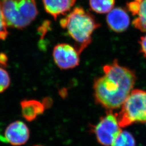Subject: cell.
<instances>
[{"label":"cell","instance_id":"5b68a950","mask_svg":"<svg viewBox=\"0 0 146 146\" xmlns=\"http://www.w3.org/2000/svg\"><path fill=\"white\" fill-rule=\"evenodd\" d=\"M93 131L100 144L111 146L122 129L116 114L108 111L106 115L100 118L99 122L94 126Z\"/></svg>","mask_w":146,"mask_h":146},{"label":"cell","instance_id":"9c48e42d","mask_svg":"<svg viewBox=\"0 0 146 146\" xmlns=\"http://www.w3.org/2000/svg\"><path fill=\"white\" fill-rule=\"evenodd\" d=\"M44 9L48 14L56 20L59 16L71 10L76 0H43Z\"/></svg>","mask_w":146,"mask_h":146},{"label":"cell","instance_id":"2e32d148","mask_svg":"<svg viewBox=\"0 0 146 146\" xmlns=\"http://www.w3.org/2000/svg\"><path fill=\"white\" fill-rule=\"evenodd\" d=\"M139 43L140 45V51L146 58V34L141 37Z\"/></svg>","mask_w":146,"mask_h":146},{"label":"cell","instance_id":"5bb4252c","mask_svg":"<svg viewBox=\"0 0 146 146\" xmlns=\"http://www.w3.org/2000/svg\"><path fill=\"white\" fill-rule=\"evenodd\" d=\"M11 84V78L8 73L2 67H0V93L8 88Z\"/></svg>","mask_w":146,"mask_h":146},{"label":"cell","instance_id":"8fae6325","mask_svg":"<svg viewBox=\"0 0 146 146\" xmlns=\"http://www.w3.org/2000/svg\"><path fill=\"white\" fill-rule=\"evenodd\" d=\"M115 0H89V5L92 11L98 14H107L111 11Z\"/></svg>","mask_w":146,"mask_h":146},{"label":"cell","instance_id":"3957f363","mask_svg":"<svg viewBox=\"0 0 146 146\" xmlns=\"http://www.w3.org/2000/svg\"><path fill=\"white\" fill-rule=\"evenodd\" d=\"M7 26L23 29L29 26L38 14L35 0H1Z\"/></svg>","mask_w":146,"mask_h":146},{"label":"cell","instance_id":"30bf717a","mask_svg":"<svg viewBox=\"0 0 146 146\" xmlns=\"http://www.w3.org/2000/svg\"><path fill=\"white\" fill-rule=\"evenodd\" d=\"M22 115L27 121L31 122L41 115L46 109L43 104L36 100H24L20 103Z\"/></svg>","mask_w":146,"mask_h":146},{"label":"cell","instance_id":"7c38bea8","mask_svg":"<svg viewBox=\"0 0 146 146\" xmlns=\"http://www.w3.org/2000/svg\"><path fill=\"white\" fill-rule=\"evenodd\" d=\"M132 24L136 29L146 33V0H142L140 3L139 11Z\"/></svg>","mask_w":146,"mask_h":146},{"label":"cell","instance_id":"7a4b0ae2","mask_svg":"<svg viewBox=\"0 0 146 146\" xmlns=\"http://www.w3.org/2000/svg\"><path fill=\"white\" fill-rule=\"evenodd\" d=\"M60 23L75 41V48L80 54L91 43L94 31L101 27L93 14L80 7L74 8Z\"/></svg>","mask_w":146,"mask_h":146},{"label":"cell","instance_id":"ba28073f","mask_svg":"<svg viewBox=\"0 0 146 146\" xmlns=\"http://www.w3.org/2000/svg\"><path fill=\"white\" fill-rule=\"evenodd\" d=\"M106 21L110 29L116 33L125 31L129 26L131 20L127 12L122 8H114L107 13Z\"/></svg>","mask_w":146,"mask_h":146},{"label":"cell","instance_id":"e0dca14e","mask_svg":"<svg viewBox=\"0 0 146 146\" xmlns=\"http://www.w3.org/2000/svg\"><path fill=\"white\" fill-rule=\"evenodd\" d=\"M8 58L5 54H0V65L3 67H6L7 65Z\"/></svg>","mask_w":146,"mask_h":146},{"label":"cell","instance_id":"277c9868","mask_svg":"<svg viewBox=\"0 0 146 146\" xmlns=\"http://www.w3.org/2000/svg\"><path fill=\"white\" fill-rule=\"evenodd\" d=\"M121 128H125L136 123L146 125V92L134 89L115 114Z\"/></svg>","mask_w":146,"mask_h":146},{"label":"cell","instance_id":"52a82bcc","mask_svg":"<svg viewBox=\"0 0 146 146\" xmlns=\"http://www.w3.org/2000/svg\"><path fill=\"white\" fill-rule=\"evenodd\" d=\"M3 140L13 146L25 144L29 139L30 131L27 125L21 121H16L5 129Z\"/></svg>","mask_w":146,"mask_h":146},{"label":"cell","instance_id":"6da1fadb","mask_svg":"<svg viewBox=\"0 0 146 146\" xmlns=\"http://www.w3.org/2000/svg\"><path fill=\"white\" fill-rule=\"evenodd\" d=\"M104 75L94 81L95 100L104 108L111 111L120 108L128 98L135 83L134 72L120 66L117 60L105 65Z\"/></svg>","mask_w":146,"mask_h":146},{"label":"cell","instance_id":"4fadbf2b","mask_svg":"<svg viewBox=\"0 0 146 146\" xmlns=\"http://www.w3.org/2000/svg\"><path fill=\"white\" fill-rule=\"evenodd\" d=\"M135 140L133 135L122 130L116 136L111 146H135Z\"/></svg>","mask_w":146,"mask_h":146},{"label":"cell","instance_id":"9a60e30c","mask_svg":"<svg viewBox=\"0 0 146 146\" xmlns=\"http://www.w3.org/2000/svg\"><path fill=\"white\" fill-rule=\"evenodd\" d=\"M7 25L3 14L1 5V0H0V40H4L8 35L7 31Z\"/></svg>","mask_w":146,"mask_h":146},{"label":"cell","instance_id":"8992f818","mask_svg":"<svg viewBox=\"0 0 146 146\" xmlns=\"http://www.w3.org/2000/svg\"><path fill=\"white\" fill-rule=\"evenodd\" d=\"M80 54L75 47L67 43L58 44L52 52L54 62L61 69H72L78 66Z\"/></svg>","mask_w":146,"mask_h":146},{"label":"cell","instance_id":"ac0fdd59","mask_svg":"<svg viewBox=\"0 0 146 146\" xmlns=\"http://www.w3.org/2000/svg\"><path fill=\"white\" fill-rule=\"evenodd\" d=\"M41 146V145H36V146Z\"/></svg>","mask_w":146,"mask_h":146}]
</instances>
